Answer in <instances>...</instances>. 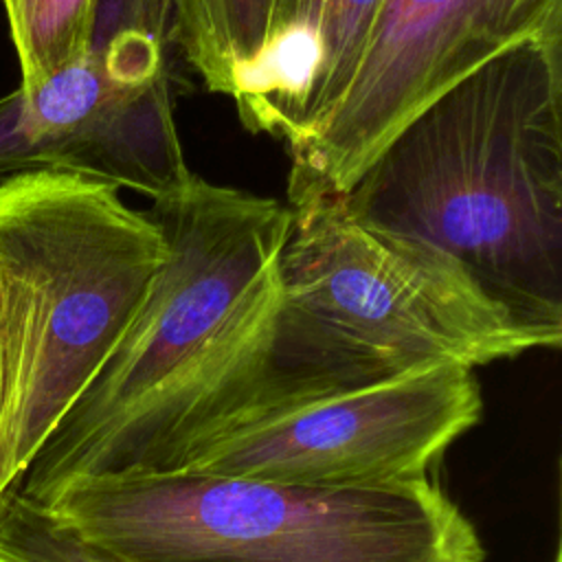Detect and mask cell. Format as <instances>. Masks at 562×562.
<instances>
[{"mask_svg":"<svg viewBox=\"0 0 562 562\" xmlns=\"http://www.w3.org/2000/svg\"><path fill=\"white\" fill-rule=\"evenodd\" d=\"M483 413L474 369L404 375L241 411L198 439L171 472L303 485H380L428 470Z\"/></svg>","mask_w":562,"mask_h":562,"instance_id":"cell-7","label":"cell"},{"mask_svg":"<svg viewBox=\"0 0 562 562\" xmlns=\"http://www.w3.org/2000/svg\"><path fill=\"white\" fill-rule=\"evenodd\" d=\"M290 209L268 353L241 411L560 347L562 334L520 318L459 259L360 220L342 195Z\"/></svg>","mask_w":562,"mask_h":562,"instance_id":"cell-3","label":"cell"},{"mask_svg":"<svg viewBox=\"0 0 562 562\" xmlns=\"http://www.w3.org/2000/svg\"><path fill=\"white\" fill-rule=\"evenodd\" d=\"M169 0H99L90 48L0 97V176L53 169L149 200L191 176L176 125Z\"/></svg>","mask_w":562,"mask_h":562,"instance_id":"cell-6","label":"cell"},{"mask_svg":"<svg viewBox=\"0 0 562 562\" xmlns=\"http://www.w3.org/2000/svg\"><path fill=\"white\" fill-rule=\"evenodd\" d=\"M384 0H270L263 48L233 97L239 123L292 145L345 94Z\"/></svg>","mask_w":562,"mask_h":562,"instance_id":"cell-9","label":"cell"},{"mask_svg":"<svg viewBox=\"0 0 562 562\" xmlns=\"http://www.w3.org/2000/svg\"><path fill=\"white\" fill-rule=\"evenodd\" d=\"M147 211L165 261L119 345L15 485L35 505L79 479L171 472L255 393L292 209L191 171Z\"/></svg>","mask_w":562,"mask_h":562,"instance_id":"cell-1","label":"cell"},{"mask_svg":"<svg viewBox=\"0 0 562 562\" xmlns=\"http://www.w3.org/2000/svg\"><path fill=\"white\" fill-rule=\"evenodd\" d=\"M173 40L204 88L235 97L268 33L270 0H169Z\"/></svg>","mask_w":562,"mask_h":562,"instance_id":"cell-10","label":"cell"},{"mask_svg":"<svg viewBox=\"0 0 562 562\" xmlns=\"http://www.w3.org/2000/svg\"><path fill=\"white\" fill-rule=\"evenodd\" d=\"M551 35H562V0H384L336 108L285 147V204L347 193L441 92L503 50Z\"/></svg>","mask_w":562,"mask_h":562,"instance_id":"cell-8","label":"cell"},{"mask_svg":"<svg viewBox=\"0 0 562 562\" xmlns=\"http://www.w3.org/2000/svg\"><path fill=\"white\" fill-rule=\"evenodd\" d=\"M44 507L127 562H483L472 520L430 479L303 485L191 472L90 476Z\"/></svg>","mask_w":562,"mask_h":562,"instance_id":"cell-4","label":"cell"},{"mask_svg":"<svg viewBox=\"0 0 562 562\" xmlns=\"http://www.w3.org/2000/svg\"><path fill=\"white\" fill-rule=\"evenodd\" d=\"M165 255L151 213L110 182L53 169L0 180V283L22 347L13 487L119 345Z\"/></svg>","mask_w":562,"mask_h":562,"instance_id":"cell-5","label":"cell"},{"mask_svg":"<svg viewBox=\"0 0 562 562\" xmlns=\"http://www.w3.org/2000/svg\"><path fill=\"white\" fill-rule=\"evenodd\" d=\"M97 4L99 0H2L22 90H35L86 55Z\"/></svg>","mask_w":562,"mask_h":562,"instance_id":"cell-11","label":"cell"},{"mask_svg":"<svg viewBox=\"0 0 562 562\" xmlns=\"http://www.w3.org/2000/svg\"><path fill=\"white\" fill-rule=\"evenodd\" d=\"M342 200L446 250L520 318L562 334V35L520 42L450 86Z\"/></svg>","mask_w":562,"mask_h":562,"instance_id":"cell-2","label":"cell"},{"mask_svg":"<svg viewBox=\"0 0 562 562\" xmlns=\"http://www.w3.org/2000/svg\"><path fill=\"white\" fill-rule=\"evenodd\" d=\"M0 562H127L59 525L11 487L0 498Z\"/></svg>","mask_w":562,"mask_h":562,"instance_id":"cell-12","label":"cell"}]
</instances>
